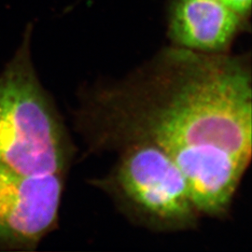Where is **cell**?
Masks as SVG:
<instances>
[{"label": "cell", "instance_id": "cell-1", "mask_svg": "<svg viewBox=\"0 0 252 252\" xmlns=\"http://www.w3.org/2000/svg\"><path fill=\"white\" fill-rule=\"evenodd\" d=\"M74 125L91 153L158 147L201 217L222 219L252 162L251 56L166 47L124 79L83 89Z\"/></svg>", "mask_w": 252, "mask_h": 252}, {"label": "cell", "instance_id": "cell-2", "mask_svg": "<svg viewBox=\"0 0 252 252\" xmlns=\"http://www.w3.org/2000/svg\"><path fill=\"white\" fill-rule=\"evenodd\" d=\"M31 29L0 73V163L26 175H67L75 147L31 59Z\"/></svg>", "mask_w": 252, "mask_h": 252}, {"label": "cell", "instance_id": "cell-3", "mask_svg": "<svg viewBox=\"0 0 252 252\" xmlns=\"http://www.w3.org/2000/svg\"><path fill=\"white\" fill-rule=\"evenodd\" d=\"M102 178L91 180L133 224L154 233L197 228L201 215L189 184L171 158L149 143L128 145Z\"/></svg>", "mask_w": 252, "mask_h": 252}, {"label": "cell", "instance_id": "cell-4", "mask_svg": "<svg viewBox=\"0 0 252 252\" xmlns=\"http://www.w3.org/2000/svg\"><path fill=\"white\" fill-rule=\"evenodd\" d=\"M66 175L32 176L0 163V252L34 251L58 227Z\"/></svg>", "mask_w": 252, "mask_h": 252}, {"label": "cell", "instance_id": "cell-5", "mask_svg": "<svg viewBox=\"0 0 252 252\" xmlns=\"http://www.w3.org/2000/svg\"><path fill=\"white\" fill-rule=\"evenodd\" d=\"M242 18L220 0H169L167 36L172 46L202 54L229 53L248 28Z\"/></svg>", "mask_w": 252, "mask_h": 252}, {"label": "cell", "instance_id": "cell-6", "mask_svg": "<svg viewBox=\"0 0 252 252\" xmlns=\"http://www.w3.org/2000/svg\"><path fill=\"white\" fill-rule=\"evenodd\" d=\"M228 8L233 9L242 18L249 21L252 12V0H220Z\"/></svg>", "mask_w": 252, "mask_h": 252}]
</instances>
